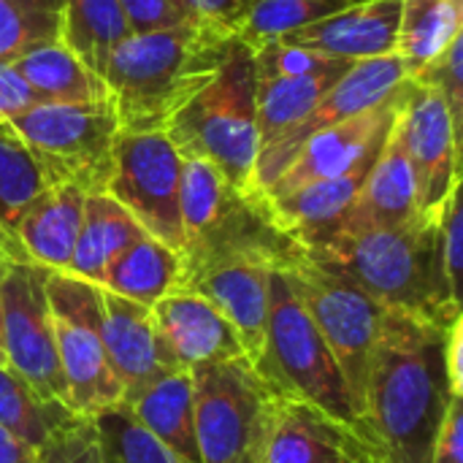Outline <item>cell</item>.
Returning a JSON list of instances; mask_svg holds the SVG:
<instances>
[{
	"label": "cell",
	"instance_id": "6da1fadb",
	"mask_svg": "<svg viewBox=\"0 0 463 463\" xmlns=\"http://www.w3.org/2000/svg\"><path fill=\"white\" fill-rule=\"evenodd\" d=\"M445 334L448 328L385 309L358 418V437L372 463H429L453 399Z\"/></svg>",
	"mask_w": 463,
	"mask_h": 463
},
{
	"label": "cell",
	"instance_id": "7a4b0ae2",
	"mask_svg": "<svg viewBox=\"0 0 463 463\" xmlns=\"http://www.w3.org/2000/svg\"><path fill=\"white\" fill-rule=\"evenodd\" d=\"M233 35L187 22L128 33L109 54L103 84L122 133L163 130L214 76Z\"/></svg>",
	"mask_w": 463,
	"mask_h": 463
},
{
	"label": "cell",
	"instance_id": "3957f363",
	"mask_svg": "<svg viewBox=\"0 0 463 463\" xmlns=\"http://www.w3.org/2000/svg\"><path fill=\"white\" fill-rule=\"evenodd\" d=\"M307 252L339 269L385 309L439 328L463 317L461 298L453 296L442 271L439 231L431 220L420 217L396 228L334 233Z\"/></svg>",
	"mask_w": 463,
	"mask_h": 463
},
{
	"label": "cell",
	"instance_id": "277c9868",
	"mask_svg": "<svg viewBox=\"0 0 463 463\" xmlns=\"http://www.w3.org/2000/svg\"><path fill=\"white\" fill-rule=\"evenodd\" d=\"M255 92L252 49L233 35L214 76L163 128L182 157L212 163L241 193H252L258 163Z\"/></svg>",
	"mask_w": 463,
	"mask_h": 463
},
{
	"label": "cell",
	"instance_id": "5b68a950",
	"mask_svg": "<svg viewBox=\"0 0 463 463\" xmlns=\"http://www.w3.org/2000/svg\"><path fill=\"white\" fill-rule=\"evenodd\" d=\"M182 274L225 255H269L288 266L298 252L260 195L236 190L212 163L182 157Z\"/></svg>",
	"mask_w": 463,
	"mask_h": 463
},
{
	"label": "cell",
	"instance_id": "8992f818",
	"mask_svg": "<svg viewBox=\"0 0 463 463\" xmlns=\"http://www.w3.org/2000/svg\"><path fill=\"white\" fill-rule=\"evenodd\" d=\"M252 366L277 396L309 404L358 437V418L347 383L282 269L271 271L266 336Z\"/></svg>",
	"mask_w": 463,
	"mask_h": 463
},
{
	"label": "cell",
	"instance_id": "52a82bcc",
	"mask_svg": "<svg viewBox=\"0 0 463 463\" xmlns=\"http://www.w3.org/2000/svg\"><path fill=\"white\" fill-rule=\"evenodd\" d=\"M8 130L24 144L46 184H71L84 195L106 193L122 133L109 100L38 103L14 117Z\"/></svg>",
	"mask_w": 463,
	"mask_h": 463
},
{
	"label": "cell",
	"instance_id": "ba28073f",
	"mask_svg": "<svg viewBox=\"0 0 463 463\" xmlns=\"http://www.w3.org/2000/svg\"><path fill=\"white\" fill-rule=\"evenodd\" d=\"M201 463H263L279 396L247 358L190 369Z\"/></svg>",
	"mask_w": 463,
	"mask_h": 463
},
{
	"label": "cell",
	"instance_id": "9c48e42d",
	"mask_svg": "<svg viewBox=\"0 0 463 463\" xmlns=\"http://www.w3.org/2000/svg\"><path fill=\"white\" fill-rule=\"evenodd\" d=\"M282 271L298 293L301 304L307 307L320 336L326 339L347 383L355 418H361L369 366L374 345L380 339L385 307H380L339 269L309 255L304 247L288 266H282Z\"/></svg>",
	"mask_w": 463,
	"mask_h": 463
},
{
	"label": "cell",
	"instance_id": "30bf717a",
	"mask_svg": "<svg viewBox=\"0 0 463 463\" xmlns=\"http://www.w3.org/2000/svg\"><path fill=\"white\" fill-rule=\"evenodd\" d=\"M46 296L54 317L57 358L68 391V407L79 418H95L122 404L100 336V288L71 274L52 271Z\"/></svg>",
	"mask_w": 463,
	"mask_h": 463
},
{
	"label": "cell",
	"instance_id": "8fae6325",
	"mask_svg": "<svg viewBox=\"0 0 463 463\" xmlns=\"http://www.w3.org/2000/svg\"><path fill=\"white\" fill-rule=\"evenodd\" d=\"M182 155L163 130L119 133L114 171L106 184L111 195L146 236L182 252Z\"/></svg>",
	"mask_w": 463,
	"mask_h": 463
},
{
	"label": "cell",
	"instance_id": "7c38bea8",
	"mask_svg": "<svg viewBox=\"0 0 463 463\" xmlns=\"http://www.w3.org/2000/svg\"><path fill=\"white\" fill-rule=\"evenodd\" d=\"M49 269L8 263L0 282V347L5 366L30 383L43 399L68 407V391L57 358L54 317L46 296Z\"/></svg>",
	"mask_w": 463,
	"mask_h": 463
},
{
	"label": "cell",
	"instance_id": "4fadbf2b",
	"mask_svg": "<svg viewBox=\"0 0 463 463\" xmlns=\"http://www.w3.org/2000/svg\"><path fill=\"white\" fill-rule=\"evenodd\" d=\"M393 133L415 179L418 212L437 222L448 195L461 184V130L437 90L407 79Z\"/></svg>",
	"mask_w": 463,
	"mask_h": 463
},
{
	"label": "cell",
	"instance_id": "5bb4252c",
	"mask_svg": "<svg viewBox=\"0 0 463 463\" xmlns=\"http://www.w3.org/2000/svg\"><path fill=\"white\" fill-rule=\"evenodd\" d=\"M404 62L396 54L377 57V60H364L355 62L326 95L312 106V111L301 119L298 128H293L274 149L258 157L255 163V179H252V193L263 198V193L274 184V179L285 171V165L293 160V155L320 130H328L345 119L358 117L366 109L380 106L388 100L404 81H407Z\"/></svg>",
	"mask_w": 463,
	"mask_h": 463
},
{
	"label": "cell",
	"instance_id": "9a60e30c",
	"mask_svg": "<svg viewBox=\"0 0 463 463\" xmlns=\"http://www.w3.org/2000/svg\"><path fill=\"white\" fill-rule=\"evenodd\" d=\"M274 269H282L274 258L241 252L209 260L179 279V290L203 296L236 328L250 364L263 350Z\"/></svg>",
	"mask_w": 463,
	"mask_h": 463
},
{
	"label": "cell",
	"instance_id": "2e32d148",
	"mask_svg": "<svg viewBox=\"0 0 463 463\" xmlns=\"http://www.w3.org/2000/svg\"><path fill=\"white\" fill-rule=\"evenodd\" d=\"M407 81L380 106L361 111L353 119H345L328 130L315 133L285 165V171L274 179V184L263 193V198H277L293 193L304 184L334 179L364 163L366 157L377 155L388 141L393 122L399 117V106L404 98Z\"/></svg>",
	"mask_w": 463,
	"mask_h": 463
},
{
	"label": "cell",
	"instance_id": "e0dca14e",
	"mask_svg": "<svg viewBox=\"0 0 463 463\" xmlns=\"http://www.w3.org/2000/svg\"><path fill=\"white\" fill-rule=\"evenodd\" d=\"M100 336L109 366L122 385V402L155 377L179 369L160 339L149 307L100 288Z\"/></svg>",
	"mask_w": 463,
	"mask_h": 463
},
{
	"label": "cell",
	"instance_id": "ac0fdd59",
	"mask_svg": "<svg viewBox=\"0 0 463 463\" xmlns=\"http://www.w3.org/2000/svg\"><path fill=\"white\" fill-rule=\"evenodd\" d=\"M152 317L179 369L247 358L236 328L193 290H171L152 307Z\"/></svg>",
	"mask_w": 463,
	"mask_h": 463
},
{
	"label": "cell",
	"instance_id": "d6986e66",
	"mask_svg": "<svg viewBox=\"0 0 463 463\" xmlns=\"http://www.w3.org/2000/svg\"><path fill=\"white\" fill-rule=\"evenodd\" d=\"M402 0H364L317 24L293 30L282 41L342 62H364L396 54Z\"/></svg>",
	"mask_w": 463,
	"mask_h": 463
},
{
	"label": "cell",
	"instance_id": "ffe728a7",
	"mask_svg": "<svg viewBox=\"0 0 463 463\" xmlns=\"http://www.w3.org/2000/svg\"><path fill=\"white\" fill-rule=\"evenodd\" d=\"M345 458L372 461L366 445L350 429L309 404L279 396L263 463H342Z\"/></svg>",
	"mask_w": 463,
	"mask_h": 463
},
{
	"label": "cell",
	"instance_id": "44dd1931",
	"mask_svg": "<svg viewBox=\"0 0 463 463\" xmlns=\"http://www.w3.org/2000/svg\"><path fill=\"white\" fill-rule=\"evenodd\" d=\"M415 220H420L418 198H415V179H412L407 155L396 133L391 130L388 141L383 144L372 171L366 174L336 233L396 228V225H407Z\"/></svg>",
	"mask_w": 463,
	"mask_h": 463
},
{
	"label": "cell",
	"instance_id": "7402d4cb",
	"mask_svg": "<svg viewBox=\"0 0 463 463\" xmlns=\"http://www.w3.org/2000/svg\"><path fill=\"white\" fill-rule=\"evenodd\" d=\"M122 407L136 418V423L168 448L184 463H201L195 442V402H193V377L187 369H174L141 391L128 396Z\"/></svg>",
	"mask_w": 463,
	"mask_h": 463
},
{
	"label": "cell",
	"instance_id": "603a6c76",
	"mask_svg": "<svg viewBox=\"0 0 463 463\" xmlns=\"http://www.w3.org/2000/svg\"><path fill=\"white\" fill-rule=\"evenodd\" d=\"M84 193L71 184H46L19 222V244L30 263L68 274L84 214Z\"/></svg>",
	"mask_w": 463,
	"mask_h": 463
},
{
	"label": "cell",
	"instance_id": "cb8c5ba5",
	"mask_svg": "<svg viewBox=\"0 0 463 463\" xmlns=\"http://www.w3.org/2000/svg\"><path fill=\"white\" fill-rule=\"evenodd\" d=\"M141 236H144L141 225L111 195L106 193L87 195L68 274L100 285L111 263Z\"/></svg>",
	"mask_w": 463,
	"mask_h": 463
},
{
	"label": "cell",
	"instance_id": "d4e9b609",
	"mask_svg": "<svg viewBox=\"0 0 463 463\" xmlns=\"http://www.w3.org/2000/svg\"><path fill=\"white\" fill-rule=\"evenodd\" d=\"M41 103H95L109 100L106 84L60 38L41 43L11 62Z\"/></svg>",
	"mask_w": 463,
	"mask_h": 463
},
{
	"label": "cell",
	"instance_id": "484cf974",
	"mask_svg": "<svg viewBox=\"0 0 463 463\" xmlns=\"http://www.w3.org/2000/svg\"><path fill=\"white\" fill-rule=\"evenodd\" d=\"M347 71L258 79V92H255L258 157L274 149L293 128H298L301 119L312 111V106L326 95V90H331Z\"/></svg>",
	"mask_w": 463,
	"mask_h": 463
},
{
	"label": "cell",
	"instance_id": "4316f807",
	"mask_svg": "<svg viewBox=\"0 0 463 463\" xmlns=\"http://www.w3.org/2000/svg\"><path fill=\"white\" fill-rule=\"evenodd\" d=\"M463 35V0H402L396 57L418 76Z\"/></svg>",
	"mask_w": 463,
	"mask_h": 463
},
{
	"label": "cell",
	"instance_id": "83f0119b",
	"mask_svg": "<svg viewBox=\"0 0 463 463\" xmlns=\"http://www.w3.org/2000/svg\"><path fill=\"white\" fill-rule=\"evenodd\" d=\"M182 279V255L168 244L141 236L130 244L106 271L98 288H106L122 298H130L141 307H155L163 296L179 288Z\"/></svg>",
	"mask_w": 463,
	"mask_h": 463
},
{
	"label": "cell",
	"instance_id": "f1b7e54d",
	"mask_svg": "<svg viewBox=\"0 0 463 463\" xmlns=\"http://www.w3.org/2000/svg\"><path fill=\"white\" fill-rule=\"evenodd\" d=\"M46 187L24 144L0 125V263H30L19 244V222Z\"/></svg>",
	"mask_w": 463,
	"mask_h": 463
},
{
	"label": "cell",
	"instance_id": "f546056e",
	"mask_svg": "<svg viewBox=\"0 0 463 463\" xmlns=\"http://www.w3.org/2000/svg\"><path fill=\"white\" fill-rule=\"evenodd\" d=\"M79 418L71 407L43 399L14 369L0 364V426L16 434L30 448L41 450L60 429Z\"/></svg>",
	"mask_w": 463,
	"mask_h": 463
},
{
	"label": "cell",
	"instance_id": "4dcf8cb0",
	"mask_svg": "<svg viewBox=\"0 0 463 463\" xmlns=\"http://www.w3.org/2000/svg\"><path fill=\"white\" fill-rule=\"evenodd\" d=\"M128 33L117 0H62L60 41L100 79L111 49Z\"/></svg>",
	"mask_w": 463,
	"mask_h": 463
},
{
	"label": "cell",
	"instance_id": "1f68e13d",
	"mask_svg": "<svg viewBox=\"0 0 463 463\" xmlns=\"http://www.w3.org/2000/svg\"><path fill=\"white\" fill-rule=\"evenodd\" d=\"M358 3L364 0H252L236 35L250 49H258L260 43H269L293 30L317 24Z\"/></svg>",
	"mask_w": 463,
	"mask_h": 463
},
{
	"label": "cell",
	"instance_id": "d6a6232c",
	"mask_svg": "<svg viewBox=\"0 0 463 463\" xmlns=\"http://www.w3.org/2000/svg\"><path fill=\"white\" fill-rule=\"evenodd\" d=\"M62 35V0H0V62Z\"/></svg>",
	"mask_w": 463,
	"mask_h": 463
},
{
	"label": "cell",
	"instance_id": "836d02e7",
	"mask_svg": "<svg viewBox=\"0 0 463 463\" xmlns=\"http://www.w3.org/2000/svg\"><path fill=\"white\" fill-rule=\"evenodd\" d=\"M92 420L98 431L100 463H184L149 437L122 404L95 415Z\"/></svg>",
	"mask_w": 463,
	"mask_h": 463
},
{
	"label": "cell",
	"instance_id": "e575fe53",
	"mask_svg": "<svg viewBox=\"0 0 463 463\" xmlns=\"http://www.w3.org/2000/svg\"><path fill=\"white\" fill-rule=\"evenodd\" d=\"M255 57V76L258 79H279V76H309V73H331V71H347L353 62L323 57L312 49L288 43L282 38L260 43L252 49Z\"/></svg>",
	"mask_w": 463,
	"mask_h": 463
},
{
	"label": "cell",
	"instance_id": "d590c367",
	"mask_svg": "<svg viewBox=\"0 0 463 463\" xmlns=\"http://www.w3.org/2000/svg\"><path fill=\"white\" fill-rule=\"evenodd\" d=\"M412 81H420L431 90H437L456 122V128L461 130L463 117V35L456 38L442 57H437L429 68H423L418 76H412Z\"/></svg>",
	"mask_w": 463,
	"mask_h": 463
},
{
	"label": "cell",
	"instance_id": "8d00e7d4",
	"mask_svg": "<svg viewBox=\"0 0 463 463\" xmlns=\"http://www.w3.org/2000/svg\"><path fill=\"white\" fill-rule=\"evenodd\" d=\"M38 463H100L95 420L73 418L38 450Z\"/></svg>",
	"mask_w": 463,
	"mask_h": 463
},
{
	"label": "cell",
	"instance_id": "74e56055",
	"mask_svg": "<svg viewBox=\"0 0 463 463\" xmlns=\"http://www.w3.org/2000/svg\"><path fill=\"white\" fill-rule=\"evenodd\" d=\"M439 231V255L448 288L456 298H461V266H463V220H461V184L448 195L442 214L437 220Z\"/></svg>",
	"mask_w": 463,
	"mask_h": 463
},
{
	"label": "cell",
	"instance_id": "f35d334b",
	"mask_svg": "<svg viewBox=\"0 0 463 463\" xmlns=\"http://www.w3.org/2000/svg\"><path fill=\"white\" fill-rule=\"evenodd\" d=\"M117 5L130 33L165 30V27H179L190 22L179 0H117Z\"/></svg>",
	"mask_w": 463,
	"mask_h": 463
},
{
	"label": "cell",
	"instance_id": "ab89813d",
	"mask_svg": "<svg viewBox=\"0 0 463 463\" xmlns=\"http://www.w3.org/2000/svg\"><path fill=\"white\" fill-rule=\"evenodd\" d=\"M252 0H179L190 22L236 35Z\"/></svg>",
	"mask_w": 463,
	"mask_h": 463
},
{
	"label": "cell",
	"instance_id": "60d3db41",
	"mask_svg": "<svg viewBox=\"0 0 463 463\" xmlns=\"http://www.w3.org/2000/svg\"><path fill=\"white\" fill-rule=\"evenodd\" d=\"M429 463H463V399L453 396L431 445Z\"/></svg>",
	"mask_w": 463,
	"mask_h": 463
},
{
	"label": "cell",
	"instance_id": "b9f144b4",
	"mask_svg": "<svg viewBox=\"0 0 463 463\" xmlns=\"http://www.w3.org/2000/svg\"><path fill=\"white\" fill-rule=\"evenodd\" d=\"M38 103V95L16 73V68L11 62H0V125H8L14 117L30 111Z\"/></svg>",
	"mask_w": 463,
	"mask_h": 463
},
{
	"label": "cell",
	"instance_id": "7bdbcfd3",
	"mask_svg": "<svg viewBox=\"0 0 463 463\" xmlns=\"http://www.w3.org/2000/svg\"><path fill=\"white\" fill-rule=\"evenodd\" d=\"M445 372L453 396L463 399V317L453 320L445 334Z\"/></svg>",
	"mask_w": 463,
	"mask_h": 463
},
{
	"label": "cell",
	"instance_id": "ee69618b",
	"mask_svg": "<svg viewBox=\"0 0 463 463\" xmlns=\"http://www.w3.org/2000/svg\"><path fill=\"white\" fill-rule=\"evenodd\" d=\"M0 463H38V450L0 426Z\"/></svg>",
	"mask_w": 463,
	"mask_h": 463
},
{
	"label": "cell",
	"instance_id": "f6af8a7d",
	"mask_svg": "<svg viewBox=\"0 0 463 463\" xmlns=\"http://www.w3.org/2000/svg\"><path fill=\"white\" fill-rule=\"evenodd\" d=\"M5 266H8V263H0V282H3V271H5ZM0 364H5V358H3V347H0Z\"/></svg>",
	"mask_w": 463,
	"mask_h": 463
}]
</instances>
